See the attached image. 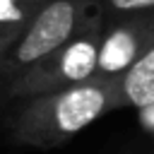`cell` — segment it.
Wrapping results in <instances>:
<instances>
[{
    "label": "cell",
    "instance_id": "cell-8",
    "mask_svg": "<svg viewBox=\"0 0 154 154\" xmlns=\"http://www.w3.org/2000/svg\"><path fill=\"white\" fill-rule=\"evenodd\" d=\"M140 120H142V125H144V128L154 135V103L140 111Z\"/></svg>",
    "mask_w": 154,
    "mask_h": 154
},
{
    "label": "cell",
    "instance_id": "cell-5",
    "mask_svg": "<svg viewBox=\"0 0 154 154\" xmlns=\"http://www.w3.org/2000/svg\"><path fill=\"white\" fill-rule=\"evenodd\" d=\"M118 96H120V108L135 106L142 111L154 103V41L118 77Z\"/></svg>",
    "mask_w": 154,
    "mask_h": 154
},
{
    "label": "cell",
    "instance_id": "cell-3",
    "mask_svg": "<svg viewBox=\"0 0 154 154\" xmlns=\"http://www.w3.org/2000/svg\"><path fill=\"white\" fill-rule=\"evenodd\" d=\"M101 26H103V19L87 26L75 38H70L65 46H60L51 55L41 58L31 67H26L17 77H12L7 94L19 96V99H31V96L51 94V91L91 79L94 70H96Z\"/></svg>",
    "mask_w": 154,
    "mask_h": 154
},
{
    "label": "cell",
    "instance_id": "cell-1",
    "mask_svg": "<svg viewBox=\"0 0 154 154\" xmlns=\"http://www.w3.org/2000/svg\"><path fill=\"white\" fill-rule=\"evenodd\" d=\"M113 108H120L118 79L91 77L51 94L31 96L12 118V135L22 144L53 149Z\"/></svg>",
    "mask_w": 154,
    "mask_h": 154
},
{
    "label": "cell",
    "instance_id": "cell-4",
    "mask_svg": "<svg viewBox=\"0 0 154 154\" xmlns=\"http://www.w3.org/2000/svg\"><path fill=\"white\" fill-rule=\"evenodd\" d=\"M154 41V12L125 14L101 26L96 70L99 79H118Z\"/></svg>",
    "mask_w": 154,
    "mask_h": 154
},
{
    "label": "cell",
    "instance_id": "cell-6",
    "mask_svg": "<svg viewBox=\"0 0 154 154\" xmlns=\"http://www.w3.org/2000/svg\"><path fill=\"white\" fill-rule=\"evenodd\" d=\"M43 0H0V58L19 38Z\"/></svg>",
    "mask_w": 154,
    "mask_h": 154
},
{
    "label": "cell",
    "instance_id": "cell-2",
    "mask_svg": "<svg viewBox=\"0 0 154 154\" xmlns=\"http://www.w3.org/2000/svg\"><path fill=\"white\" fill-rule=\"evenodd\" d=\"M101 19L99 0H43L19 38L0 58V75L17 77Z\"/></svg>",
    "mask_w": 154,
    "mask_h": 154
},
{
    "label": "cell",
    "instance_id": "cell-7",
    "mask_svg": "<svg viewBox=\"0 0 154 154\" xmlns=\"http://www.w3.org/2000/svg\"><path fill=\"white\" fill-rule=\"evenodd\" d=\"M101 14L116 19L125 14H142L154 12V0H101Z\"/></svg>",
    "mask_w": 154,
    "mask_h": 154
}]
</instances>
